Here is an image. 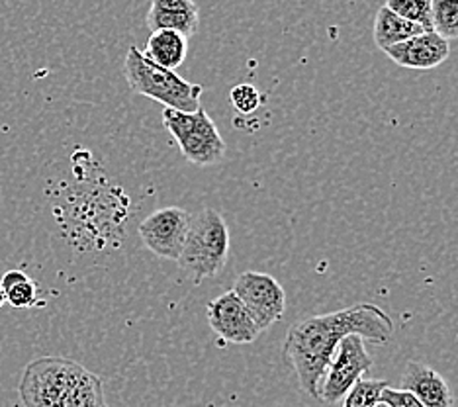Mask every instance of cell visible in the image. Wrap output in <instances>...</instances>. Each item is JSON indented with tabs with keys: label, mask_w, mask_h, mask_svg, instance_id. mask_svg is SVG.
Listing matches in <instances>:
<instances>
[{
	"label": "cell",
	"mask_w": 458,
	"mask_h": 407,
	"mask_svg": "<svg viewBox=\"0 0 458 407\" xmlns=\"http://www.w3.org/2000/svg\"><path fill=\"white\" fill-rule=\"evenodd\" d=\"M394 321L377 304L364 301L326 316H311L296 321L288 329L284 357L294 369L300 388L318 400L319 384L339 343L349 335L384 344L392 339Z\"/></svg>",
	"instance_id": "6da1fadb"
},
{
	"label": "cell",
	"mask_w": 458,
	"mask_h": 407,
	"mask_svg": "<svg viewBox=\"0 0 458 407\" xmlns=\"http://www.w3.org/2000/svg\"><path fill=\"white\" fill-rule=\"evenodd\" d=\"M18 392L24 407H106L100 376L64 357L30 362Z\"/></svg>",
	"instance_id": "7a4b0ae2"
},
{
	"label": "cell",
	"mask_w": 458,
	"mask_h": 407,
	"mask_svg": "<svg viewBox=\"0 0 458 407\" xmlns=\"http://www.w3.org/2000/svg\"><path fill=\"white\" fill-rule=\"evenodd\" d=\"M123 75L133 92L161 102L165 108L176 112H196L200 108L204 87L176 75V71L155 65L141 54L140 47L128 49Z\"/></svg>",
	"instance_id": "3957f363"
},
{
	"label": "cell",
	"mask_w": 458,
	"mask_h": 407,
	"mask_svg": "<svg viewBox=\"0 0 458 407\" xmlns=\"http://www.w3.org/2000/svg\"><path fill=\"white\" fill-rule=\"evenodd\" d=\"M227 255L229 229L225 219L212 208H204L192 217L176 265L192 278L194 284H202L206 278H214L217 273H222Z\"/></svg>",
	"instance_id": "277c9868"
},
{
	"label": "cell",
	"mask_w": 458,
	"mask_h": 407,
	"mask_svg": "<svg viewBox=\"0 0 458 407\" xmlns=\"http://www.w3.org/2000/svg\"><path fill=\"white\" fill-rule=\"evenodd\" d=\"M161 120L189 163L210 166L224 159L225 141L216 122L208 116V112L202 106L196 112H176L165 108Z\"/></svg>",
	"instance_id": "5b68a950"
},
{
	"label": "cell",
	"mask_w": 458,
	"mask_h": 407,
	"mask_svg": "<svg viewBox=\"0 0 458 407\" xmlns=\"http://www.w3.org/2000/svg\"><path fill=\"white\" fill-rule=\"evenodd\" d=\"M372 357L364 347V339L359 335L345 337L327 364L319 384L318 400L337 403L372 369Z\"/></svg>",
	"instance_id": "8992f818"
},
{
	"label": "cell",
	"mask_w": 458,
	"mask_h": 407,
	"mask_svg": "<svg viewBox=\"0 0 458 407\" xmlns=\"http://www.w3.org/2000/svg\"><path fill=\"white\" fill-rule=\"evenodd\" d=\"M232 292L242 300L259 331L273 327L275 323L283 319L286 309V292L275 276L247 270L235 278Z\"/></svg>",
	"instance_id": "52a82bcc"
},
{
	"label": "cell",
	"mask_w": 458,
	"mask_h": 407,
	"mask_svg": "<svg viewBox=\"0 0 458 407\" xmlns=\"http://www.w3.org/2000/svg\"><path fill=\"white\" fill-rule=\"evenodd\" d=\"M192 216L179 206L159 208L143 219L138 227L143 245L153 255L169 260H179L189 235Z\"/></svg>",
	"instance_id": "ba28073f"
},
{
	"label": "cell",
	"mask_w": 458,
	"mask_h": 407,
	"mask_svg": "<svg viewBox=\"0 0 458 407\" xmlns=\"http://www.w3.org/2000/svg\"><path fill=\"white\" fill-rule=\"evenodd\" d=\"M208 323L222 343L249 344L259 337V327L232 290L208 301Z\"/></svg>",
	"instance_id": "9c48e42d"
},
{
	"label": "cell",
	"mask_w": 458,
	"mask_h": 407,
	"mask_svg": "<svg viewBox=\"0 0 458 407\" xmlns=\"http://www.w3.org/2000/svg\"><path fill=\"white\" fill-rule=\"evenodd\" d=\"M395 65L415 71H429L443 65L451 55V44L443 39L437 31H423L403 44L394 46L384 51Z\"/></svg>",
	"instance_id": "30bf717a"
},
{
	"label": "cell",
	"mask_w": 458,
	"mask_h": 407,
	"mask_svg": "<svg viewBox=\"0 0 458 407\" xmlns=\"http://www.w3.org/2000/svg\"><path fill=\"white\" fill-rule=\"evenodd\" d=\"M402 390L413 394L425 407H453L454 398L443 376L420 360H410L402 372Z\"/></svg>",
	"instance_id": "8fae6325"
},
{
	"label": "cell",
	"mask_w": 458,
	"mask_h": 407,
	"mask_svg": "<svg viewBox=\"0 0 458 407\" xmlns=\"http://www.w3.org/2000/svg\"><path fill=\"white\" fill-rule=\"evenodd\" d=\"M145 24L151 31L171 30L191 38L200 26V10L192 0H153Z\"/></svg>",
	"instance_id": "7c38bea8"
},
{
	"label": "cell",
	"mask_w": 458,
	"mask_h": 407,
	"mask_svg": "<svg viewBox=\"0 0 458 407\" xmlns=\"http://www.w3.org/2000/svg\"><path fill=\"white\" fill-rule=\"evenodd\" d=\"M141 54L151 63L169 71L181 67L189 55V38H184L171 30L151 31V36L145 44Z\"/></svg>",
	"instance_id": "4fadbf2b"
},
{
	"label": "cell",
	"mask_w": 458,
	"mask_h": 407,
	"mask_svg": "<svg viewBox=\"0 0 458 407\" xmlns=\"http://www.w3.org/2000/svg\"><path fill=\"white\" fill-rule=\"evenodd\" d=\"M423 31H425L423 28L408 22V20H403L398 14H394L392 10L384 4L377 13V18H374L372 36H374V44H377V47L386 51L394 46L403 44V41H408L415 36H421Z\"/></svg>",
	"instance_id": "5bb4252c"
},
{
	"label": "cell",
	"mask_w": 458,
	"mask_h": 407,
	"mask_svg": "<svg viewBox=\"0 0 458 407\" xmlns=\"http://www.w3.org/2000/svg\"><path fill=\"white\" fill-rule=\"evenodd\" d=\"M388 388L386 380L378 378H360L345 394L341 407H377L382 400V392Z\"/></svg>",
	"instance_id": "9a60e30c"
},
{
	"label": "cell",
	"mask_w": 458,
	"mask_h": 407,
	"mask_svg": "<svg viewBox=\"0 0 458 407\" xmlns=\"http://www.w3.org/2000/svg\"><path fill=\"white\" fill-rule=\"evenodd\" d=\"M433 0H390L386 6L394 14L402 16L408 22L423 28L425 31L433 30Z\"/></svg>",
	"instance_id": "2e32d148"
},
{
	"label": "cell",
	"mask_w": 458,
	"mask_h": 407,
	"mask_svg": "<svg viewBox=\"0 0 458 407\" xmlns=\"http://www.w3.org/2000/svg\"><path fill=\"white\" fill-rule=\"evenodd\" d=\"M433 31L443 39H458V0H433Z\"/></svg>",
	"instance_id": "e0dca14e"
},
{
	"label": "cell",
	"mask_w": 458,
	"mask_h": 407,
	"mask_svg": "<svg viewBox=\"0 0 458 407\" xmlns=\"http://www.w3.org/2000/svg\"><path fill=\"white\" fill-rule=\"evenodd\" d=\"M232 106L239 114H255L263 104V97L257 87L253 85H237L229 92Z\"/></svg>",
	"instance_id": "ac0fdd59"
},
{
	"label": "cell",
	"mask_w": 458,
	"mask_h": 407,
	"mask_svg": "<svg viewBox=\"0 0 458 407\" xmlns=\"http://www.w3.org/2000/svg\"><path fill=\"white\" fill-rule=\"evenodd\" d=\"M4 296L10 306L20 308V309L32 308L38 304V286L36 282L28 276L26 280L18 282V284L4 290Z\"/></svg>",
	"instance_id": "d6986e66"
},
{
	"label": "cell",
	"mask_w": 458,
	"mask_h": 407,
	"mask_svg": "<svg viewBox=\"0 0 458 407\" xmlns=\"http://www.w3.org/2000/svg\"><path fill=\"white\" fill-rule=\"evenodd\" d=\"M382 403H386L388 407H425L413 394L405 392V390H395V388H388L382 392Z\"/></svg>",
	"instance_id": "ffe728a7"
},
{
	"label": "cell",
	"mask_w": 458,
	"mask_h": 407,
	"mask_svg": "<svg viewBox=\"0 0 458 407\" xmlns=\"http://www.w3.org/2000/svg\"><path fill=\"white\" fill-rule=\"evenodd\" d=\"M26 278H28V275L24 273V270H8V273L0 278V288L8 290L10 286H14V284H18V282H22Z\"/></svg>",
	"instance_id": "44dd1931"
},
{
	"label": "cell",
	"mask_w": 458,
	"mask_h": 407,
	"mask_svg": "<svg viewBox=\"0 0 458 407\" xmlns=\"http://www.w3.org/2000/svg\"><path fill=\"white\" fill-rule=\"evenodd\" d=\"M6 301V296H4V290L0 288V308H3V304Z\"/></svg>",
	"instance_id": "7402d4cb"
},
{
	"label": "cell",
	"mask_w": 458,
	"mask_h": 407,
	"mask_svg": "<svg viewBox=\"0 0 458 407\" xmlns=\"http://www.w3.org/2000/svg\"><path fill=\"white\" fill-rule=\"evenodd\" d=\"M377 407H388V405H386V403H382V402H380V403H378Z\"/></svg>",
	"instance_id": "603a6c76"
}]
</instances>
